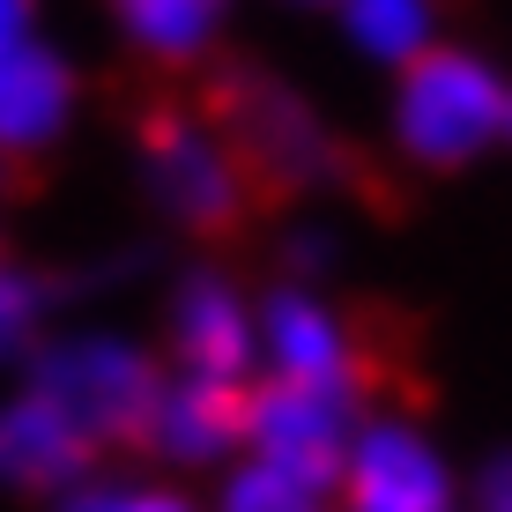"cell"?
Returning <instances> with one entry per match:
<instances>
[{
	"mask_svg": "<svg viewBox=\"0 0 512 512\" xmlns=\"http://www.w3.org/2000/svg\"><path fill=\"white\" fill-rule=\"evenodd\" d=\"M505 112H512V75L483 45L446 38L394 75L386 141L416 171H468L490 149H505Z\"/></svg>",
	"mask_w": 512,
	"mask_h": 512,
	"instance_id": "cell-1",
	"label": "cell"
},
{
	"mask_svg": "<svg viewBox=\"0 0 512 512\" xmlns=\"http://www.w3.org/2000/svg\"><path fill=\"white\" fill-rule=\"evenodd\" d=\"M171 364L156 357L149 342L119 327H67L45 334L38 357L23 364V379L38 386L45 401H60L67 423L104 453V446H141V423L156 409V386H164Z\"/></svg>",
	"mask_w": 512,
	"mask_h": 512,
	"instance_id": "cell-2",
	"label": "cell"
},
{
	"mask_svg": "<svg viewBox=\"0 0 512 512\" xmlns=\"http://www.w3.org/2000/svg\"><path fill=\"white\" fill-rule=\"evenodd\" d=\"M134 179H141V201L186 238L231 231L253 201V171H245L231 127L208 112H186V104H164V112L141 119Z\"/></svg>",
	"mask_w": 512,
	"mask_h": 512,
	"instance_id": "cell-3",
	"label": "cell"
},
{
	"mask_svg": "<svg viewBox=\"0 0 512 512\" xmlns=\"http://www.w3.org/2000/svg\"><path fill=\"white\" fill-rule=\"evenodd\" d=\"M334 512H468V475L423 416L364 401L334 461Z\"/></svg>",
	"mask_w": 512,
	"mask_h": 512,
	"instance_id": "cell-4",
	"label": "cell"
},
{
	"mask_svg": "<svg viewBox=\"0 0 512 512\" xmlns=\"http://www.w3.org/2000/svg\"><path fill=\"white\" fill-rule=\"evenodd\" d=\"M223 127H231L245 171L282 186V193H327L349 171V149L334 134V119L297 82L260 75V67L223 82Z\"/></svg>",
	"mask_w": 512,
	"mask_h": 512,
	"instance_id": "cell-5",
	"label": "cell"
},
{
	"mask_svg": "<svg viewBox=\"0 0 512 512\" xmlns=\"http://www.w3.org/2000/svg\"><path fill=\"white\" fill-rule=\"evenodd\" d=\"M253 312H260V379L364 394V334L312 275L268 282Z\"/></svg>",
	"mask_w": 512,
	"mask_h": 512,
	"instance_id": "cell-6",
	"label": "cell"
},
{
	"mask_svg": "<svg viewBox=\"0 0 512 512\" xmlns=\"http://www.w3.org/2000/svg\"><path fill=\"white\" fill-rule=\"evenodd\" d=\"M260 297L231 268H186L164 297V364L193 379L253 386L260 379Z\"/></svg>",
	"mask_w": 512,
	"mask_h": 512,
	"instance_id": "cell-7",
	"label": "cell"
},
{
	"mask_svg": "<svg viewBox=\"0 0 512 512\" xmlns=\"http://www.w3.org/2000/svg\"><path fill=\"white\" fill-rule=\"evenodd\" d=\"M357 416H364V394H342V386L253 379L245 386V453L282 461V468H297V475L334 490V461H342Z\"/></svg>",
	"mask_w": 512,
	"mask_h": 512,
	"instance_id": "cell-8",
	"label": "cell"
},
{
	"mask_svg": "<svg viewBox=\"0 0 512 512\" xmlns=\"http://www.w3.org/2000/svg\"><path fill=\"white\" fill-rule=\"evenodd\" d=\"M141 453L164 475H223L245 453V386L164 372L156 409L141 423Z\"/></svg>",
	"mask_w": 512,
	"mask_h": 512,
	"instance_id": "cell-9",
	"label": "cell"
},
{
	"mask_svg": "<svg viewBox=\"0 0 512 512\" xmlns=\"http://www.w3.org/2000/svg\"><path fill=\"white\" fill-rule=\"evenodd\" d=\"M82 475H97V446L67 423V409L45 401L30 379L8 386L0 394V490L60 505Z\"/></svg>",
	"mask_w": 512,
	"mask_h": 512,
	"instance_id": "cell-10",
	"label": "cell"
},
{
	"mask_svg": "<svg viewBox=\"0 0 512 512\" xmlns=\"http://www.w3.org/2000/svg\"><path fill=\"white\" fill-rule=\"evenodd\" d=\"M82 75L60 45L23 38L0 52V156H45L75 134Z\"/></svg>",
	"mask_w": 512,
	"mask_h": 512,
	"instance_id": "cell-11",
	"label": "cell"
},
{
	"mask_svg": "<svg viewBox=\"0 0 512 512\" xmlns=\"http://www.w3.org/2000/svg\"><path fill=\"white\" fill-rule=\"evenodd\" d=\"M119 45L149 67H201L223 45L238 0H104Z\"/></svg>",
	"mask_w": 512,
	"mask_h": 512,
	"instance_id": "cell-12",
	"label": "cell"
},
{
	"mask_svg": "<svg viewBox=\"0 0 512 512\" xmlns=\"http://www.w3.org/2000/svg\"><path fill=\"white\" fill-rule=\"evenodd\" d=\"M342 30V45L364 67L401 75L409 60H423L431 45H446V0H334L327 15Z\"/></svg>",
	"mask_w": 512,
	"mask_h": 512,
	"instance_id": "cell-13",
	"label": "cell"
},
{
	"mask_svg": "<svg viewBox=\"0 0 512 512\" xmlns=\"http://www.w3.org/2000/svg\"><path fill=\"white\" fill-rule=\"evenodd\" d=\"M208 512H334V490L312 483V475H297V468H282V461L238 453V461L216 475Z\"/></svg>",
	"mask_w": 512,
	"mask_h": 512,
	"instance_id": "cell-14",
	"label": "cell"
},
{
	"mask_svg": "<svg viewBox=\"0 0 512 512\" xmlns=\"http://www.w3.org/2000/svg\"><path fill=\"white\" fill-rule=\"evenodd\" d=\"M52 512H208L179 475H82Z\"/></svg>",
	"mask_w": 512,
	"mask_h": 512,
	"instance_id": "cell-15",
	"label": "cell"
},
{
	"mask_svg": "<svg viewBox=\"0 0 512 512\" xmlns=\"http://www.w3.org/2000/svg\"><path fill=\"white\" fill-rule=\"evenodd\" d=\"M45 320H52V290L30 268H8L0 260V372H23L45 342Z\"/></svg>",
	"mask_w": 512,
	"mask_h": 512,
	"instance_id": "cell-16",
	"label": "cell"
},
{
	"mask_svg": "<svg viewBox=\"0 0 512 512\" xmlns=\"http://www.w3.org/2000/svg\"><path fill=\"white\" fill-rule=\"evenodd\" d=\"M468 512H512V446H498L468 475Z\"/></svg>",
	"mask_w": 512,
	"mask_h": 512,
	"instance_id": "cell-17",
	"label": "cell"
},
{
	"mask_svg": "<svg viewBox=\"0 0 512 512\" xmlns=\"http://www.w3.org/2000/svg\"><path fill=\"white\" fill-rule=\"evenodd\" d=\"M327 231H290V238H282V253H290V275H320L327 268Z\"/></svg>",
	"mask_w": 512,
	"mask_h": 512,
	"instance_id": "cell-18",
	"label": "cell"
},
{
	"mask_svg": "<svg viewBox=\"0 0 512 512\" xmlns=\"http://www.w3.org/2000/svg\"><path fill=\"white\" fill-rule=\"evenodd\" d=\"M38 38V0H0V52Z\"/></svg>",
	"mask_w": 512,
	"mask_h": 512,
	"instance_id": "cell-19",
	"label": "cell"
},
{
	"mask_svg": "<svg viewBox=\"0 0 512 512\" xmlns=\"http://www.w3.org/2000/svg\"><path fill=\"white\" fill-rule=\"evenodd\" d=\"M282 8H297V15H334V0H282Z\"/></svg>",
	"mask_w": 512,
	"mask_h": 512,
	"instance_id": "cell-20",
	"label": "cell"
},
{
	"mask_svg": "<svg viewBox=\"0 0 512 512\" xmlns=\"http://www.w3.org/2000/svg\"><path fill=\"white\" fill-rule=\"evenodd\" d=\"M505 149H512V112H505Z\"/></svg>",
	"mask_w": 512,
	"mask_h": 512,
	"instance_id": "cell-21",
	"label": "cell"
},
{
	"mask_svg": "<svg viewBox=\"0 0 512 512\" xmlns=\"http://www.w3.org/2000/svg\"><path fill=\"white\" fill-rule=\"evenodd\" d=\"M0 171H8V156H0Z\"/></svg>",
	"mask_w": 512,
	"mask_h": 512,
	"instance_id": "cell-22",
	"label": "cell"
}]
</instances>
